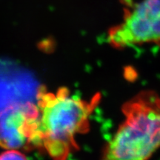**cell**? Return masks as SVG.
<instances>
[{"instance_id": "1", "label": "cell", "mask_w": 160, "mask_h": 160, "mask_svg": "<svg viewBox=\"0 0 160 160\" xmlns=\"http://www.w3.org/2000/svg\"><path fill=\"white\" fill-rule=\"evenodd\" d=\"M99 100V94L90 102L71 97L67 89H60L57 93L41 92V115L30 139L42 144L52 157L64 159L72 149L77 148L75 135L88 130L89 117Z\"/></svg>"}, {"instance_id": "2", "label": "cell", "mask_w": 160, "mask_h": 160, "mask_svg": "<svg viewBox=\"0 0 160 160\" xmlns=\"http://www.w3.org/2000/svg\"><path fill=\"white\" fill-rule=\"evenodd\" d=\"M125 120L107 144L103 158L147 159L160 148V97L144 91L122 106Z\"/></svg>"}, {"instance_id": "3", "label": "cell", "mask_w": 160, "mask_h": 160, "mask_svg": "<svg viewBox=\"0 0 160 160\" xmlns=\"http://www.w3.org/2000/svg\"><path fill=\"white\" fill-rule=\"evenodd\" d=\"M108 42L117 48L145 43L160 46V0H143L125 9L123 21L109 31Z\"/></svg>"}, {"instance_id": "4", "label": "cell", "mask_w": 160, "mask_h": 160, "mask_svg": "<svg viewBox=\"0 0 160 160\" xmlns=\"http://www.w3.org/2000/svg\"><path fill=\"white\" fill-rule=\"evenodd\" d=\"M35 119L24 114L22 111H13L0 117V143L17 146L26 137H31Z\"/></svg>"}, {"instance_id": "5", "label": "cell", "mask_w": 160, "mask_h": 160, "mask_svg": "<svg viewBox=\"0 0 160 160\" xmlns=\"http://www.w3.org/2000/svg\"><path fill=\"white\" fill-rule=\"evenodd\" d=\"M25 156L15 150L7 151L0 155V159H25Z\"/></svg>"}]
</instances>
